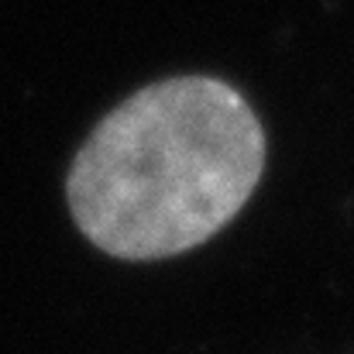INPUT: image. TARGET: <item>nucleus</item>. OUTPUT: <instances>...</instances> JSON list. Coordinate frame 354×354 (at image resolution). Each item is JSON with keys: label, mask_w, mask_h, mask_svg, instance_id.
Here are the masks:
<instances>
[{"label": "nucleus", "mask_w": 354, "mask_h": 354, "mask_svg": "<svg viewBox=\"0 0 354 354\" xmlns=\"http://www.w3.org/2000/svg\"><path fill=\"white\" fill-rule=\"evenodd\" d=\"M265 131L251 104L214 76H172L100 120L66 179L83 237L120 261L200 248L251 200Z\"/></svg>", "instance_id": "f257e3e1"}]
</instances>
